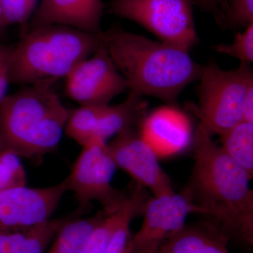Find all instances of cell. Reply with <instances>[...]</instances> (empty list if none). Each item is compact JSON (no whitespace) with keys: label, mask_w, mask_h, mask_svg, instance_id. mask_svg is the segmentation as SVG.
<instances>
[{"label":"cell","mask_w":253,"mask_h":253,"mask_svg":"<svg viewBox=\"0 0 253 253\" xmlns=\"http://www.w3.org/2000/svg\"><path fill=\"white\" fill-rule=\"evenodd\" d=\"M193 146L194 168L183 192L228 236L253 245V176L214 142L201 123Z\"/></svg>","instance_id":"cell-1"},{"label":"cell","mask_w":253,"mask_h":253,"mask_svg":"<svg viewBox=\"0 0 253 253\" xmlns=\"http://www.w3.org/2000/svg\"><path fill=\"white\" fill-rule=\"evenodd\" d=\"M115 66L126 80L129 92L174 105L181 91L199 80L204 69L189 51L152 41L114 25L101 32Z\"/></svg>","instance_id":"cell-2"},{"label":"cell","mask_w":253,"mask_h":253,"mask_svg":"<svg viewBox=\"0 0 253 253\" xmlns=\"http://www.w3.org/2000/svg\"><path fill=\"white\" fill-rule=\"evenodd\" d=\"M46 81L23 86L0 103V139L3 150L41 162L57 149L71 110Z\"/></svg>","instance_id":"cell-3"},{"label":"cell","mask_w":253,"mask_h":253,"mask_svg":"<svg viewBox=\"0 0 253 253\" xmlns=\"http://www.w3.org/2000/svg\"><path fill=\"white\" fill-rule=\"evenodd\" d=\"M102 43L101 32L87 33L64 25L26 30L13 46L10 84L27 86L46 81L57 83L94 54Z\"/></svg>","instance_id":"cell-4"},{"label":"cell","mask_w":253,"mask_h":253,"mask_svg":"<svg viewBox=\"0 0 253 253\" xmlns=\"http://www.w3.org/2000/svg\"><path fill=\"white\" fill-rule=\"evenodd\" d=\"M199 81V105L188 104V109L211 134L219 136L242 121L243 99L253 83L252 68L241 63L236 69L225 71L211 59L204 65Z\"/></svg>","instance_id":"cell-5"},{"label":"cell","mask_w":253,"mask_h":253,"mask_svg":"<svg viewBox=\"0 0 253 253\" xmlns=\"http://www.w3.org/2000/svg\"><path fill=\"white\" fill-rule=\"evenodd\" d=\"M191 0H110L108 12L140 25L160 41L189 51L199 43Z\"/></svg>","instance_id":"cell-6"},{"label":"cell","mask_w":253,"mask_h":253,"mask_svg":"<svg viewBox=\"0 0 253 253\" xmlns=\"http://www.w3.org/2000/svg\"><path fill=\"white\" fill-rule=\"evenodd\" d=\"M116 163L106 141L95 138L83 146L69 175L66 178L68 191H72L82 212L97 201L103 211L110 214L124 204L128 194L113 187L111 181Z\"/></svg>","instance_id":"cell-7"},{"label":"cell","mask_w":253,"mask_h":253,"mask_svg":"<svg viewBox=\"0 0 253 253\" xmlns=\"http://www.w3.org/2000/svg\"><path fill=\"white\" fill-rule=\"evenodd\" d=\"M65 92L80 106H104L128 90L104 42L68 75Z\"/></svg>","instance_id":"cell-8"},{"label":"cell","mask_w":253,"mask_h":253,"mask_svg":"<svg viewBox=\"0 0 253 253\" xmlns=\"http://www.w3.org/2000/svg\"><path fill=\"white\" fill-rule=\"evenodd\" d=\"M191 213L204 214V211L183 191L149 197L140 229L133 236L132 253H158L169 238L185 226Z\"/></svg>","instance_id":"cell-9"},{"label":"cell","mask_w":253,"mask_h":253,"mask_svg":"<svg viewBox=\"0 0 253 253\" xmlns=\"http://www.w3.org/2000/svg\"><path fill=\"white\" fill-rule=\"evenodd\" d=\"M107 146L116 167L128 173L136 184L149 189L154 196L175 193L158 155L141 136L140 128L121 131Z\"/></svg>","instance_id":"cell-10"},{"label":"cell","mask_w":253,"mask_h":253,"mask_svg":"<svg viewBox=\"0 0 253 253\" xmlns=\"http://www.w3.org/2000/svg\"><path fill=\"white\" fill-rule=\"evenodd\" d=\"M67 191L66 179L49 187L1 190L0 231L27 229L49 220Z\"/></svg>","instance_id":"cell-11"},{"label":"cell","mask_w":253,"mask_h":253,"mask_svg":"<svg viewBox=\"0 0 253 253\" xmlns=\"http://www.w3.org/2000/svg\"><path fill=\"white\" fill-rule=\"evenodd\" d=\"M140 133L158 157L182 152L194 136L189 118L174 105L160 108L146 116Z\"/></svg>","instance_id":"cell-12"},{"label":"cell","mask_w":253,"mask_h":253,"mask_svg":"<svg viewBox=\"0 0 253 253\" xmlns=\"http://www.w3.org/2000/svg\"><path fill=\"white\" fill-rule=\"evenodd\" d=\"M106 5L102 0H41L21 33L48 25H64L91 33L102 32L101 21Z\"/></svg>","instance_id":"cell-13"},{"label":"cell","mask_w":253,"mask_h":253,"mask_svg":"<svg viewBox=\"0 0 253 253\" xmlns=\"http://www.w3.org/2000/svg\"><path fill=\"white\" fill-rule=\"evenodd\" d=\"M146 188L136 184L131 189L124 204L119 209L106 214L88 236L81 253H104L118 229L128 221L142 214L149 199Z\"/></svg>","instance_id":"cell-14"},{"label":"cell","mask_w":253,"mask_h":253,"mask_svg":"<svg viewBox=\"0 0 253 253\" xmlns=\"http://www.w3.org/2000/svg\"><path fill=\"white\" fill-rule=\"evenodd\" d=\"M68 221L66 216L27 229L0 231V253H45Z\"/></svg>","instance_id":"cell-15"},{"label":"cell","mask_w":253,"mask_h":253,"mask_svg":"<svg viewBox=\"0 0 253 253\" xmlns=\"http://www.w3.org/2000/svg\"><path fill=\"white\" fill-rule=\"evenodd\" d=\"M147 103L142 96L129 92L121 104L103 108L96 125L95 138L106 141L125 129L140 128L146 117Z\"/></svg>","instance_id":"cell-16"},{"label":"cell","mask_w":253,"mask_h":253,"mask_svg":"<svg viewBox=\"0 0 253 253\" xmlns=\"http://www.w3.org/2000/svg\"><path fill=\"white\" fill-rule=\"evenodd\" d=\"M107 214L102 211L86 219H70L55 236L45 253H81L88 236Z\"/></svg>","instance_id":"cell-17"},{"label":"cell","mask_w":253,"mask_h":253,"mask_svg":"<svg viewBox=\"0 0 253 253\" xmlns=\"http://www.w3.org/2000/svg\"><path fill=\"white\" fill-rule=\"evenodd\" d=\"M221 147L253 175V123L241 121L221 134Z\"/></svg>","instance_id":"cell-18"},{"label":"cell","mask_w":253,"mask_h":253,"mask_svg":"<svg viewBox=\"0 0 253 253\" xmlns=\"http://www.w3.org/2000/svg\"><path fill=\"white\" fill-rule=\"evenodd\" d=\"M104 106H80L71 111L65 127L67 135L82 147L89 144L95 139L98 119Z\"/></svg>","instance_id":"cell-19"},{"label":"cell","mask_w":253,"mask_h":253,"mask_svg":"<svg viewBox=\"0 0 253 253\" xmlns=\"http://www.w3.org/2000/svg\"><path fill=\"white\" fill-rule=\"evenodd\" d=\"M27 176L20 158L7 150L0 151V191L24 187Z\"/></svg>","instance_id":"cell-20"},{"label":"cell","mask_w":253,"mask_h":253,"mask_svg":"<svg viewBox=\"0 0 253 253\" xmlns=\"http://www.w3.org/2000/svg\"><path fill=\"white\" fill-rule=\"evenodd\" d=\"M211 48L218 53L236 58L241 63L251 64L253 62V23L248 26L242 33H238L232 43H220Z\"/></svg>","instance_id":"cell-21"},{"label":"cell","mask_w":253,"mask_h":253,"mask_svg":"<svg viewBox=\"0 0 253 253\" xmlns=\"http://www.w3.org/2000/svg\"><path fill=\"white\" fill-rule=\"evenodd\" d=\"M3 15L8 26L19 25L26 28L38 7L39 0H0Z\"/></svg>","instance_id":"cell-22"},{"label":"cell","mask_w":253,"mask_h":253,"mask_svg":"<svg viewBox=\"0 0 253 253\" xmlns=\"http://www.w3.org/2000/svg\"><path fill=\"white\" fill-rule=\"evenodd\" d=\"M252 23L253 0H229L227 28H246Z\"/></svg>","instance_id":"cell-23"},{"label":"cell","mask_w":253,"mask_h":253,"mask_svg":"<svg viewBox=\"0 0 253 253\" xmlns=\"http://www.w3.org/2000/svg\"><path fill=\"white\" fill-rule=\"evenodd\" d=\"M131 222V221H126L118 229L104 253H132Z\"/></svg>","instance_id":"cell-24"},{"label":"cell","mask_w":253,"mask_h":253,"mask_svg":"<svg viewBox=\"0 0 253 253\" xmlns=\"http://www.w3.org/2000/svg\"><path fill=\"white\" fill-rule=\"evenodd\" d=\"M13 46L0 42V103L6 96L10 84L9 67Z\"/></svg>","instance_id":"cell-25"},{"label":"cell","mask_w":253,"mask_h":253,"mask_svg":"<svg viewBox=\"0 0 253 253\" xmlns=\"http://www.w3.org/2000/svg\"><path fill=\"white\" fill-rule=\"evenodd\" d=\"M229 237L226 233L219 229L197 253H230L227 249Z\"/></svg>","instance_id":"cell-26"},{"label":"cell","mask_w":253,"mask_h":253,"mask_svg":"<svg viewBox=\"0 0 253 253\" xmlns=\"http://www.w3.org/2000/svg\"><path fill=\"white\" fill-rule=\"evenodd\" d=\"M200 9L208 12L220 28H226V18L217 0H191Z\"/></svg>","instance_id":"cell-27"},{"label":"cell","mask_w":253,"mask_h":253,"mask_svg":"<svg viewBox=\"0 0 253 253\" xmlns=\"http://www.w3.org/2000/svg\"><path fill=\"white\" fill-rule=\"evenodd\" d=\"M242 121L253 123V83L250 84L243 99L241 106Z\"/></svg>","instance_id":"cell-28"},{"label":"cell","mask_w":253,"mask_h":253,"mask_svg":"<svg viewBox=\"0 0 253 253\" xmlns=\"http://www.w3.org/2000/svg\"><path fill=\"white\" fill-rule=\"evenodd\" d=\"M217 1L227 19L228 15H229V1L228 0H217Z\"/></svg>","instance_id":"cell-29"},{"label":"cell","mask_w":253,"mask_h":253,"mask_svg":"<svg viewBox=\"0 0 253 253\" xmlns=\"http://www.w3.org/2000/svg\"><path fill=\"white\" fill-rule=\"evenodd\" d=\"M8 27L5 21L4 15H3L2 8H1V1H0V34Z\"/></svg>","instance_id":"cell-30"},{"label":"cell","mask_w":253,"mask_h":253,"mask_svg":"<svg viewBox=\"0 0 253 253\" xmlns=\"http://www.w3.org/2000/svg\"><path fill=\"white\" fill-rule=\"evenodd\" d=\"M2 150H3L2 142H1V139H0V151H2Z\"/></svg>","instance_id":"cell-31"}]
</instances>
